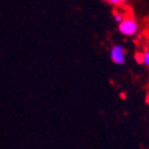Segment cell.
I'll return each mask as SVG.
<instances>
[{
	"mask_svg": "<svg viewBox=\"0 0 149 149\" xmlns=\"http://www.w3.org/2000/svg\"><path fill=\"white\" fill-rule=\"evenodd\" d=\"M121 97H122V98L124 100V98H127V95L124 94V92H122V94H121Z\"/></svg>",
	"mask_w": 149,
	"mask_h": 149,
	"instance_id": "52a82bcc",
	"label": "cell"
},
{
	"mask_svg": "<svg viewBox=\"0 0 149 149\" xmlns=\"http://www.w3.org/2000/svg\"><path fill=\"white\" fill-rule=\"evenodd\" d=\"M113 15H114V20L117 23V24H120L123 19H124V14L121 12V11H114V13H113Z\"/></svg>",
	"mask_w": 149,
	"mask_h": 149,
	"instance_id": "3957f363",
	"label": "cell"
},
{
	"mask_svg": "<svg viewBox=\"0 0 149 149\" xmlns=\"http://www.w3.org/2000/svg\"><path fill=\"white\" fill-rule=\"evenodd\" d=\"M110 59L114 64L123 65L125 63V59H127L124 47L120 44H115L110 49Z\"/></svg>",
	"mask_w": 149,
	"mask_h": 149,
	"instance_id": "7a4b0ae2",
	"label": "cell"
},
{
	"mask_svg": "<svg viewBox=\"0 0 149 149\" xmlns=\"http://www.w3.org/2000/svg\"><path fill=\"white\" fill-rule=\"evenodd\" d=\"M135 61L139 64H143V52H136L135 53Z\"/></svg>",
	"mask_w": 149,
	"mask_h": 149,
	"instance_id": "5b68a950",
	"label": "cell"
},
{
	"mask_svg": "<svg viewBox=\"0 0 149 149\" xmlns=\"http://www.w3.org/2000/svg\"><path fill=\"white\" fill-rule=\"evenodd\" d=\"M118 31L125 37H133L139 32V24L132 15H125L118 24Z\"/></svg>",
	"mask_w": 149,
	"mask_h": 149,
	"instance_id": "6da1fadb",
	"label": "cell"
},
{
	"mask_svg": "<svg viewBox=\"0 0 149 149\" xmlns=\"http://www.w3.org/2000/svg\"><path fill=\"white\" fill-rule=\"evenodd\" d=\"M107 1L111 5H114V6H120L121 4L124 3V0H107Z\"/></svg>",
	"mask_w": 149,
	"mask_h": 149,
	"instance_id": "8992f818",
	"label": "cell"
},
{
	"mask_svg": "<svg viewBox=\"0 0 149 149\" xmlns=\"http://www.w3.org/2000/svg\"><path fill=\"white\" fill-rule=\"evenodd\" d=\"M124 1H125V0H124Z\"/></svg>",
	"mask_w": 149,
	"mask_h": 149,
	"instance_id": "ba28073f",
	"label": "cell"
},
{
	"mask_svg": "<svg viewBox=\"0 0 149 149\" xmlns=\"http://www.w3.org/2000/svg\"><path fill=\"white\" fill-rule=\"evenodd\" d=\"M143 64L149 68V49H147L144 52H143Z\"/></svg>",
	"mask_w": 149,
	"mask_h": 149,
	"instance_id": "277c9868",
	"label": "cell"
}]
</instances>
